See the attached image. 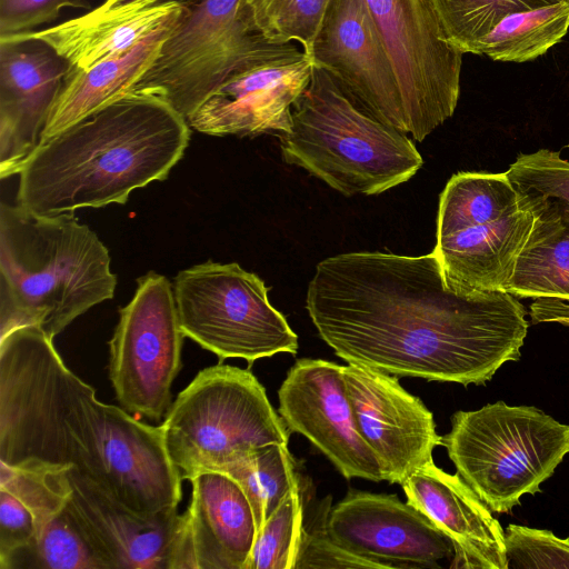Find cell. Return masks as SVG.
<instances>
[{"label": "cell", "mask_w": 569, "mask_h": 569, "mask_svg": "<svg viewBox=\"0 0 569 569\" xmlns=\"http://www.w3.org/2000/svg\"><path fill=\"white\" fill-rule=\"evenodd\" d=\"M306 309L348 363L462 386L485 385L519 360L528 331L518 298L450 289L433 251L328 257L316 266Z\"/></svg>", "instance_id": "cell-1"}, {"label": "cell", "mask_w": 569, "mask_h": 569, "mask_svg": "<svg viewBox=\"0 0 569 569\" xmlns=\"http://www.w3.org/2000/svg\"><path fill=\"white\" fill-rule=\"evenodd\" d=\"M0 461L73 468L149 518L181 500L160 426L98 400L37 326L0 338Z\"/></svg>", "instance_id": "cell-2"}, {"label": "cell", "mask_w": 569, "mask_h": 569, "mask_svg": "<svg viewBox=\"0 0 569 569\" xmlns=\"http://www.w3.org/2000/svg\"><path fill=\"white\" fill-rule=\"evenodd\" d=\"M189 139L170 103L131 91L42 140L19 172L18 204L49 216L124 203L164 180Z\"/></svg>", "instance_id": "cell-3"}, {"label": "cell", "mask_w": 569, "mask_h": 569, "mask_svg": "<svg viewBox=\"0 0 569 569\" xmlns=\"http://www.w3.org/2000/svg\"><path fill=\"white\" fill-rule=\"evenodd\" d=\"M117 276L107 247L73 212L0 208V338L37 326L50 339L112 299Z\"/></svg>", "instance_id": "cell-4"}, {"label": "cell", "mask_w": 569, "mask_h": 569, "mask_svg": "<svg viewBox=\"0 0 569 569\" xmlns=\"http://www.w3.org/2000/svg\"><path fill=\"white\" fill-rule=\"evenodd\" d=\"M282 159L345 196L377 194L408 181L423 159L408 134L358 107L323 69L295 102L279 137Z\"/></svg>", "instance_id": "cell-5"}, {"label": "cell", "mask_w": 569, "mask_h": 569, "mask_svg": "<svg viewBox=\"0 0 569 569\" xmlns=\"http://www.w3.org/2000/svg\"><path fill=\"white\" fill-rule=\"evenodd\" d=\"M536 217L507 171L455 173L439 198L433 249L446 284L460 293L505 291Z\"/></svg>", "instance_id": "cell-6"}, {"label": "cell", "mask_w": 569, "mask_h": 569, "mask_svg": "<svg viewBox=\"0 0 569 569\" xmlns=\"http://www.w3.org/2000/svg\"><path fill=\"white\" fill-rule=\"evenodd\" d=\"M441 446L488 508L505 513L523 495L539 492L569 453V425L536 407L499 400L456 411Z\"/></svg>", "instance_id": "cell-7"}, {"label": "cell", "mask_w": 569, "mask_h": 569, "mask_svg": "<svg viewBox=\"0 0 569 569\" xmlns=\"http://www.w3.org/2000/svg\"><path fill=\"white\" fill-rule=\"evenodd\" d=\"M181 478L222 471L252 448L286 443L289 430L249 369H202L171 403L160 425Z\"/></svg>", "instance_id": "cell-8"}, {"label": "cell", "mask_w": 569, "mask_h": 569, "mask_svg": "<svg viewBox=\"0 0 569 569\" xmlns=\"http://www.w3.org/2000/svg\"><path fill=\"white\" fill-rule=\"evenodd\" d=\"M173 293L184 337L220 360L240 358L251 366L298 351V336L270 303L263 280L236 262L207 261L182 270Z\"/></svg>", "instance_id": "cell-9"}, {"label": "cell", "mask_w": 569, "mask_h": 569, "mask_svg": "<svg viewBox=\"0 0 569 569\" xmlns=\"http://www.w3.org/2000/svg\"><path fill=\"white\" fill-rule=\"evenodd\" d=\"M269 44L242 0H200L186 8L133 91L162 98L188 120Z\"/></svg>", "instance_id": "cell-10"}, {"label": "cell", "mask_w": 569, "mask_h": 569, "mask_svg": "<svg viewBox=\"0 0 569 569\" xmlns=\"http://www.w3.org/2000/svg\"><path fill=\"white\" fill-rule=\"evenodd\" d=\"M183 338L170 281L153 271L139 278L109 341V378L126 411L153 422L164 418Z\"/></svg>", "instance_id": "cell-11"}, {"label": "cell", "mask_w": 569, "mask_h": 569, "mask_svg": "<svg viewBox=\"0 0 569 569\" xmlns=\"http://www.w3.org/2000/svg\"><path fill=\"white\" fill-rule=\"evenodd\" d=\"M400 86L408 134L422 141L455 112L462 52L430 0H365Z\"/></svg>", "instance_id": "cell-12"}, {"label": "cell", "mask_w": 569, "mask_h": 569, "mask_svg": "<svg viewBox=\"0 0 569 569\" xmlns=\"http://www.w3.org/2000/svg\"><path fill=\"white\" fill-rule=\"evenodd\" d=\"M310 58L292 43L270 44L229 77L188 119L216 137H256L290 131L292 108L308 87Z\"/></svg>", "instance_id": "cell-13"}, {"label": "cell", "mask_w": 569, "mask_h": 569, "mask_svg": "<svg viewBox=\"0 0 569 569\" xmlns=\"http://www.w3.org/2000/svg\"><path fill=\"white\" fill-rule=\"evenodd\" d=\"M306 54L358 107L408 134L396 70L365 0H331Z\"/></svg>", "instance_id": "cell-14"}, {"label": "cell", "mask_w": 569, "mask_h": 569, "mask_svg": "<svg viewBox=\"0 0 569 569\" xmlns=\"http://www.w3.org/2000/svg\"><path fill=\"white\" fill-rule=\"evenodd\" d=\"M279 415L289 432L319 449L347 479L385 480L375 452L359 432L342 366L302 358L278 390Z\"/></svg>", "instance_id": "cell-15"}, {"label": "cell", "mask_w": 569, "mask_h": 569, "mask_svg": "<svg viewBox=\"0 0 569 569\" xmlns=\"http://www.w3.org/2000/svg\"><path fill=\"white\" fill-rule=\"evenodd\" d=\"M328 536L376 568H441L451 541L418 509L395 495L349 492L325 520Z\"/></svg>", "instance_id": "cell-16"}, {"label": "cell", "mask_w": 569, "mask_h": 569, "mask_svg": "<svg viewBox=\"0 0 569 569\" xmlns=\"http://www.w3.org/2000/svg\"><path fill=\"white\" fill-rule=\"evenodd\" d=\"M342 369L360 435L379 460L385 480L401 485L432 461L435 448L441 446L432 412L397 377L353 363Z\"/></svg>", "instance_id": "cell-17"}, {"label": "cell", "mask_w": 569, "mask_h": 569, "mask_svg": "<svg viewBox=\"0 0 569 569\" xmlns=\"http://www.w3.org/2000/svg\"><path fill=\"white\" fill-rule=\"evenodd\" d=\"M69 63L38 39L0 37V177L19 174L40 144Z\"/></svg>", "instance_id": "cell-18"}, {"label": "cell", "mask_w": 569, "mask_h": 569, "mask_svg": "<svg viewBox=\"0 0 569 569\" xmlns=\"http://www.w3.org/2000/svg\"><path fill=\"white\" fill-rule=\"evenodd\" d=\"M189 481L191 500L178 516L168 569H247L258 530L244 491L220 471Z\"/></svg>", "instance_id": "cell-19"}, {"label": "cell", "mask_w": 569, "mask_h": 569, "mask_svg": "<svg viewBox=\"0 0 569 569\" xmlns=\"http://www.w3.org/2000/svg\"><path fill=\"white\" fill-rule=\"evenodd\" d=\"M66 510L107 569H168L178 512L138 515L73 468Z\"/></svg>", "instance_id": "cell-20"}, {"label": "cell", "mask_w": 569, "mask_h": 569, "mask_svg": "<svg viewBox=\"0 0 569 569\" xmlns=\"http://www.w3.org/2000/svg\"><path fill=\"white\" fill-rule=\"evenodd\" d=\"M401 487L407 502L451 541V567L508 569L503 529L458 472L448 473L432 460L411 473Z\"/></svg>", "instance_id": "cell-21"}, {"label": "cell", "mask_w": 569, "mask_h": 569, "mask_svg": "<svg viewBox=\"0 0 569 569\" xmlns=\"http://www.w3.org/2000/svg\"><path fill=\"white\" fill-rule=\"evenodd\" d=\"M179 3L104 0L84 14L53 27L4 36L48 43L74 69H88L132 50L159 29L173 26L184 13Z\"/></svg>", "instance_id": "cell-22"}, {"label": "cell", "mask_w": 569, "mask_h": 569, "mask_svg": "<svg viewBox=\"0 0 569 569\" xmlns=\"http://www.w3.org/2000/svg\"><path fill=\"white\" fill-rule=\"evenodd\" d=\"M68 467L0 461V563L30 545L72 492Z\"/></svg>", "instance_id": "cell-23"}, {"label": "cell", "mask_w": 569, "mask_h": 569, "mask_svg": "<svg viewBox=\"0 0 569 569\" xmlns=\"http://www.w3.org/2000/svg\"><path fill=\"white\" fill-rule=\"evenodd\" d=\"M173 26L157 30L120 57L103 60L88 69L69 67L42 140L133 91Z\"/></svg>", "instance_id": "cell-24"}, {"label": "cell", "mask_w": 569, "mask_h": 569, "mask_svg": "<svg viewBox=\"0 0 569 569\" xmlns=\"http://www.w3.org/2000/svg\"><path fill=\"white\" fill-rule=\"evenodd\" d=\"M526 194L535 202L536 222L505 291L518 299L569 300V212Z\"/></svg>", "instance_id": "cell-25"}, {"label": "cell", "mask_w": 569, "mask_h": 569, "mask_svg": "<svg viewBox=\"0 0 569 569\" xmlns=\"http://www.w3.org/2000/svg\"><path fill=\"white\" fill-rule=\"evenodd\" d=\"M569 30V0L502 19L473 48L496 61L527 62L545 54Z\"/></svg>", "instance_id": "cell-26"}, {"label": "cell", "mask_w": 569, "mask_h": 569, "mask_svg": "<svg viewBox=\"0 0 569 569\" xmlns=\"http://www.w3.org/2000/svg\"><path fill=\"white\" fill-rule=\"evenodd\" d=\"M221 472L232 477L244 491L257 530L295 489L300 488L295 461L286 443L252 448Z\"/></svg>", "instance_id": "cell-27"}, {"label": "cell", "mask_w": 569, "mask_h": 569, "mask_svg": "<svg viewBox=\"0 0 569 569\" xmlns=\"http://www.w3.org/2000/svg\"><path fill=\"white\" fill-rule=\"evenodd\" d=\"M0 569H107L68 511L51 520L28 546L17 550Z\"/></svg>", "instance_id": "cell-28"}, {"label": "cell", "mask_w": 569, "mask_h": 569, "mask_svg": "<svg viewBox=\"0 0 569 569\" xmlns=\"http://www.w3.org/2000/svg\"><path fill=\"white\" fill-rule=\"evenodd\" d=\"M448 39L462 52L475 46L506 17L563 0H430Z\"/></svg>", "instance_id": "cell-29"}, {"label": "cell", "mask_w": 569, "mask_h": 569, "mask_svg": "<svg viewBox=\"0 0 569 569\" xmlns=\"http://www.w3.org/2000/svg\"><path fill=\"white\" fill-rule=\"evenodd\" d=\"M331 0H242L254 29L273 43L298 42L308 53Z\"/></svg>", "instance_id": "cell-30"}, {"label": "cell", "mask_w": 569, "mask_h": 569, "mask_svg": "<svg viewBox=\"0 0 569 569\" xmlns=\"http://www.w3.org/2000/svg\"><path fill=\"white\" fill-rule=\"evenodd\" d=\"M303 505L295 489L257 532L247 569H296L303 537Z\"/></svg>", "instance_id": "cell-31"}, {"label": "cell", "mask_w": 569, "mask_h": 569, "mask_svg": "<svg viewBox=\"0 0 569 569\" xmlns=\"http://www.w3.org/2000/svg\"><path fill=\"white\" fill-rule=\"evenodd\" d=\"M507 173L521 191L569 212V161L559 152L540 149L520 153Z\"/></svg>", "instance_id": "cell-32"}, {"label": "cell", "mask_w": 569, "mask_h": 569, "mask_svg": "<svg viewBox=\"0 0 569 569\" xmlns=\"http://www.w3.org/2000/svg\"><path fill=\"white\" fill-rule=\"evenodd\" d=\"M508 569H569V537L510 523L505 530Z\"/></svg>", "instance_id": "cell-33"}, {"label": "cell", "mask_w": 569, "mask_h": 569, "mask_svg": "<svg viewBox=\"0 0 569 569\" xmlns=\"http://www.w3.org/2000/svg\"><path fill=\"white\" fill-rule=\"evenodd\" d=\"M80 0H0V37L37 30L66 8H84Z\"/></svg>", "instance_id": "cell-34"}, {"label": "cell", "mask_w": 569, "mask_h": 569, "mask_svg": "<svg viewBox=\"0 0 569 569\" xmlns=\"http://www.w3.org/2000/svg\"><path fill=\"white\" fill-rule=\"evenodd\" d=\"M300 568H376V566L340 547L326 532L325 526L303 532L296 569Z\"/></svg>", "instance_id": "cell-35"}, {"label": "cell", "mask_w": 569, "mask_h": 569, "mask_svg": "<svg viewBox=\"0 0 569 569\" xmlns=\"http://www.w3.org/2000/svg\"><path fill=\"white\" fill-rule=\"evenodd\" d=\"M530 317L535 323L555 322L569 327V300L535 299L530 305Z\"/></svg>", "instance_id": "cell-36"}, {"label": "cell", "mask_w": 569, "mask_h": 569, "mask_svg": "<svg viewBox=\"0 0 569 569\" xmlns=\"http://www.w3.org/2000/svg\"><path fill=\"white\" fill-rule=\"evenodd\" d=\"M117 2H120V3H124V2H129V1H133V0H116ZM163 2H173V3H179L181 6H183L184 8H188L190 6H193L196 4L197 2H199L200 0H162Z\"/></svg>", "instance_id": "cell-37"}, {"label": "cell", "mask_w": 569, "mask_h": 569, "mask_svg": "<svg viewBox=\"0 0 569 569\" xmlns=\"http://www.w3.org/2000/svg\"><path fill=\"white\" fill-rule=\"evenodd\" d=\"M567 147L569 148V143L567 144Z\"/></svg>", "instance_id": "cell-38"}]
</instances>
